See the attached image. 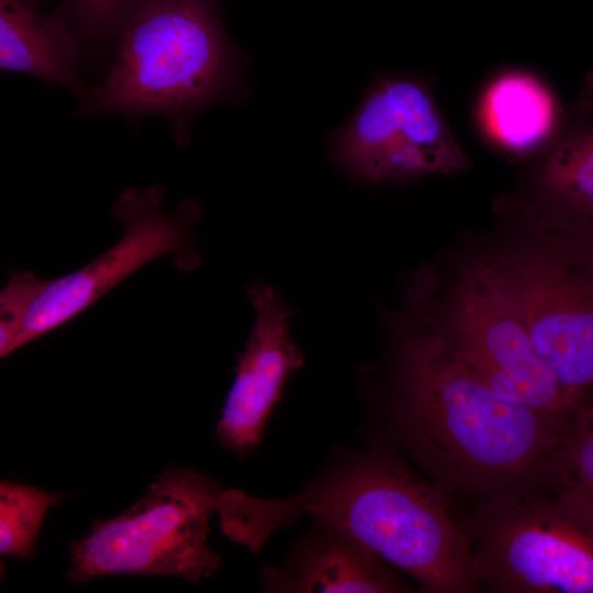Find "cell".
Returning a JSON list of instances; mask_svg holds the SVG:
<instances>
[{"instance_id": "obj_1", "label": "cell", "mask_w": 593, "mask_h": 593, "mask_svg": "<svg viewBox=\"0 0 593 593\" xmlns=\"http://www.w3.org/2000/svg\"><path fill=\"white\" fill-rule=\"evenodd\" d=\"M396 325V419L421 463L445 486L492 496L537 475L562 435L545 416L497 394L448 346L407 295Z\"/></svg>"}, {"instance_id": "obj_2", "label": "cell", "mask_w": 593, "mask_h": 593, "mask_svg": "<svg viewBox=\"0 0 593 593\" xmlns=\"http://www.w3.org/2000/svg\"><path fill=\"white\" fill-rule=\"evenodd\" d=\"M304 514L351 536L427 592L479 589L468 534L444 493L391 455L363 457L287 499L246 493L243 539L258 551L273 532Z\"/></svg>"}, {"instance_id": "obj_3", "label": "cell", "mask_w": 593, "mask_h": 593, "mask_svg": "<svg viewBox=\"0 0 593 593\" xmlns=\"http://www.w3.org/2000/svg\"><path fill=\"white\" fill-rule=\"evenodd\" d=\"M116 37L109 74L80 99L83 116L160 114L183 143L193 115L236 83L237 57L214 0H148Z\"/></svg>"}, {"instance_id": "obj_4", "label": "cell", "mask_w": 593, "mask_h": 593, "mask_svg": "<svg viewBox=\"0 0 593 593\" xmlns=\"http://www.w3.org/2000/svg\"><path fill=\"white\" fill-rule=\"evenodd\" d=\"M213 478L168 467L146 493L120 515L94 521L69 545V582L98 577L154 574L198 582L210 578L221 557L209 545V521L223 493Z\"/></svg>"}, {"instance_id": "obj_5", "label": "cell", "mask_w": 593, "mask_h": 593, "mask_svg": "<svg viewBox=\"0 0 593 593\" xmlns=\"http://www.w3.org/2000/svg\"><path fill=\"white\" fill-rule=\"evenodd\" d=\"M451 350L491 389L549 419L561 434L589 411L538 355L521 317L477 261L435 315L417 279L410 287Z\"/></svg>"}, {"instance_id": "obj_6", "label": "cell", "mask_w": 593, "mask_h": 593, "mask_svg": "<svg viewBox=\"0 0 593 593\" xmlns=\"http://www.w3.org/2000/svg\"><path fill=\"white\" fill-rule=\"evenodd\" d=\"M164 189L128 188L113 206V219L124 227L122 238L83 268L56 279L27 272L26 309L14 327L0 338V357L58 328L148 262L171 256L181 270L199 262L193 226L199 206L187 200L175 213L165 210Z\"/></svg>"}, {"instance_id": "obj_7", "label": "cell", "mask_w": 593, "mask_h": 593, "mask_svg": "<svg viewBox=\"0 0 593 593\" xmlns=\"http://www.w3.org/2000/svg\"><path fill=\"white\" fill-rule=\"evenodd\" d=\"M479 588L500 593H593V535L548 497L488 496L467 525Z\"/></svg>"}, {"instance_id": "obj_8", "label": "cell", "mask_w": 593, "mask_h": 593, "mask_svg": "<svg viewBox=\"0 0 593 593\" xmlns=\"http://www.w3.org/2000/svg\"><path fill=\"white\" fill-rule=\"evenodd\" d=\"M477 264L516 311L561 387L593 406V283L548 246L501 250Z\"/></svg>"}, {"instance_id": "obj_9", "label": "cell", "mask_w": 593, "mask_h": 593, "mask_svg": "<svg viewBox=\"0 0 593 593\" xmlns=\"http://www.w3.org/2000/svg\"><path fill=\"white\" fill-rule=\"evenodd\" d=\"M332 154L342 168L369 182H407L469 165L429 88L410 77L374 85L335 133Z\"/></svg>"}, {"instance_id": "obj_10", "label": "cell", "mask_w": 593, "mask_h": 593, "mask_svg": "<svg viewBox=\"0 0 593 593\" xmlns=\"http://www.w3.org/2000/svg\"><path fill=\"white\" fill-rule=\"evenodd\" d=\"M255 322L236 367L235 378L215 426L220 445L248 456L260 443L265 425L303 356L291 337L286 303L266 284L248 289Z\"/></svg>"}, {"instance_id": "obj_11", "label": "cell", "mask_w": 593, "mask_h": 593, "mask_svg": "<svg viewBox=\"0 0 593 593\" xmlns=\"http://www.w3.org/2000/svg\"><path fill=\"white\" fill-rule=\"evenodd\" d=\"M284 568L267 567L268 592H403L385 561L346 533L323 524Z\"/></svg>"}, {"instance_id": "obj_12", "label": "cell", "mask_w": 593, "mask_h": 593, "mask_svg": "<svg viewBox=\"0 0 593 593\" xmlns=\"http://www.w3.org/2000/svg\"><path fill=\"white\" fill-rule=\"evenodd\" d=\"M38 0H0V66L57 83L80 99L79 33L59 10L44 14Z\"/></svg>"}, {"instance_id": "obj_13", "label": "cell", "mask_w": 593, "mask_h": 593, "mask_svg": "<svg viewBox=\"0 0 593 593\" xmlns=\"http://www.w3.org/2000/svg\"><path fill=\"white\" fill-rule=\"evenodd\" d=\"M481 111L492 139L516 154L547 143L560 120L558 104L548 88L522 72L496 78L483 96Z\"/></svg>"}, {"instance_id": "obj_14", "label": "cell", "mask_w": 593, "mask_h": 593, "mask_svg": "<svg viewBox=\"0 0 593 593\" xmlns=\"http://www.w3.org/2000/svg\"><path fill=\"white\" fill-rule=\"evenodd\" d=\"M545 217L567 225H593V114L574 109L539 172Z\"/></svg>"}, {"instance_id": "obj_15", "label": "cell", "mask_w": 593, "mask_h": 593, "mask_svg": "<svg viewBox=\"0 0 593 593\" xmlns=\"http://www.w3.org/2000/svg\"><path fill=\"white\" fill-rule=\"evenodd\" d=\"M534 480L567 517L593 535V407L561 435Z\"/></svg>"}, {"instance_id": "obj_16", "label": "cell", "mask_w": 593, "mask_h": 593, "mask_svg": "<svg viewBox=\"0 0 593 593\" xmlns=\"http://www.w3.org/2000/svg\"><path fill=\"white\" fill-rule=\"evenodd\" d=\"M64 493L40 490L25 483H0V555L27 560L35 549L45 513Z\"/></svg>"}, {"instance_id": "obj_17", "label": "cell", "mask_w": 593, "mask_h": 593, "mask_svg": "<svg viewBox=\"0 0 593 593\" xmlns=\"http://www.w3.org/2000/svg\"><path fill=\"white\" fill-rule=\"evenodd\" d=\"M148 0H63L58 8L77 32L93 43L118 36Z\"/></svg>"}, {"instance_id": "obj_18", "label": "cell", "mask_w": 593, "mask_h": 593, "mask_svg": "<svg viewBox=\"0 0 593 593\" xmlns=\"http://www.w3.org/2000/svg\"><path fill=\"white\" fill-rule=\"evenodd\" d=\"M545 245L593 283V225H567L545 219Z\"/></svg>"}, {"instance_id": "obj_19", "label": "cell", "mask_w": 593, "mask_h": 593, "mask_svg": "<svg viewBox=\"0 0 593 593\" xmlns=\"http://www.w3.org/2000/svg\"><path fill=\"white\" fill-rule=\"evenodd\" d=\"M575 105L593 113V69L586 75L582 83Z\"/></svg>"}, {"instance_id": "obj_20", "label": "cell", "mask_w": 593, "mask_h": 593, "mask_svg": "<svg viewBox=\"0 0 593 593\" xmlns=\"http://www.w3.org/2000/svg\"><path fill=\"white\" fill-rule=\"evenodd\" d=\"M40 1V0H38Z\"/></svg>"}]
</instances>
